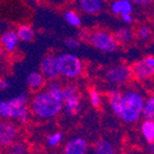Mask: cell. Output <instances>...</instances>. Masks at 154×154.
Returning a JSON list of instances; mask_svg holds the SVG:
<instances>
[{"label": "cell", "mask_w": 154, "mask_h": 154, "mask_svg": "<svg viewBox=\"0 0 154 154\" xmlns=\"http://www.w3.org/2000/svg\"><path fill=\"white\" fill-rule=\"evenodd\" d=\"M31 110L38 118L52 119L63 110V101L49 92H44L33 98Z\"/></svg>", "instance_id": "cell-1"}, {"label": "cell", "mask_w": 154, "mask_h": 154, "mask_svg": "<svg viewBox=\"0 0 154 154\" xmlns=\"http://www.w3.org/2000/svg\"><path fill=\"white\" fill-rule=\"evenodd\" d=\"M143 96L136 91H129L122 95L120 118L126 123H134L141 116Z\"/></svg>", "instance_id": "cell-2"}, {"label": "cell", "mask_w": 154, "mask_h": 154, "mask_svg": "<svg viewBox=\"0 0 154 154\" xmlns=\"http://www.w3.org/2000/svg\"><path fill=\"white\" fill-rule=\"evenodd\" d=\"M57 73L68 79H73L81 75L83 70L82 62L71 53H65L56 57L55 60Z\"/></svg>", "instance_id": "cell-3"}, {"label": "cell", "mask_w": 154, "mask_h": 154, "mask_svg": "<svg viewBox=\"0 0 154 154\" xmlns=\"http://www.w3.org/2000/svg\"><path fill=\"white\" fill-rule=\"evenodd\" d=\"M88 39L93 46L105 53H113L119 48V41L114 38V36L107 31H95L90 35Z\"/></svg>", "instance_id": "cell-4"}, {"label": "cell", "mask_w": 154, "mask_h": 154, "mask_svg": "<svg viewBox=\"0 0 154 154\" xmlns=\"http://www.w3.org/2000/svg\"><path fill=\"white\" fill-rule=\"evenodd\" d=\"M131 67L125 65H118L109 68L106 72V79L112 84H123L126 81H128L131 77Z\"/></svg>", "instance_id": "cell-5"}, {"label": "cell", "mask_w": 154, "mask_h": 154, "mask_svg": "<svg viewBox=\"0 0 154 154\" xmlns=\"http://www.w3.org/2000/svg\"><path fill=\"white\" fill-rule=\"evenodd\" d=\"M0 116L17 119L22 123H25L28 119V110L26 107L14 108L9 100H0Z\"/></svg>", "instance_id": "cell-6"}, {"label": "cell", "mask_w": 154, "mask_h": 154, "mask_svg": "<svg viewBox=\"0 0 154 154\" xmlns=\"http://www.w3.org/2000/svg\"><path fill=\"white\" fill-rule=\"evenodd\" d=\"M17 136V127L10 122H0V146H10Z\"/></svg>", "instance_id": "cell-7"}, {"label": "cell", "mask_w": 154, "mask_h": 154, "mask_svg": "<svg viewBox=\"0 0 154 154\" xmlns=\"http://www.w3.org/2000/svg\"><path fill=\"white\" fill-rule=\"evenodd\" d=\"M131 73H133L137 79L139 80H146L148 78L152 77L154 72V67H151L146 64V60H138V62L134 63L133 66L131 67Z\"/></svg>", "instance_id": "cell-8"}, {"label": "cell", "mask_w": 154, "mask_h": 154, "mask_svg": "<svg viewBox=\"0 0 154 154\" xmlns=\"http://www.w3.org/2000/svg\"><path fill=\"white\" fill-rule=\"evenodd\" d=\"M88 151V143L81 137H75L67 142L64 154H85Z\"/></svg>", "instance_id": "cell-9"}, {"label": "cell", "mask_w": 154, "mask_h": 154, "mask_svg": "<svg viewBox=\"0 0 154 154\" xmlns=\"http://www.w3.org/2000/svg\"><path fill=\"white\" fill-rule=\"evenodd\" d=\"M56 57L53 55H48L42 59L40 64V69H41L42 75H45L49 79H55L58 75L56 70V65H55Z\"/></svg>", "instance_id": "cell-10"}, {"label": "cell", "mask_w": 154, "mask_h": 154, "mask_svg": "<svg viewBox=\"0 0 154 154\" xmlns=\"http://www.w3.org/2000/svg\"><path fill=\"white\" fill-rule=\"evenodd\" d=\"M79 9L86 14H97L103 8V0H78Z\"/></svg>", "instance_id": "cell-11"}, {"label": "cell", "mask_w": 154, "mask_h": 154, "mask_svg": "<svg viewBox=\"0 0 154 154\" xmlns=\"http://www.w3.org/2000/svg\"><path fill=\"white\" fill-rule=\"evenodd\" d=\"M134 5L131 0H114L110 5V10L114 15L121 16L126 13H133Z\"/></svg>", "instance_id": "cell-12"}, {"label": "cell", "mask_w": 154, "mask_h": 154, "mask_svg": "<svg viewBox=\"0 0 154 154\" xmlns=\"http://www.w3.org/2000/svg\"><path fill=\"white\" fill-rule=\"evenodd\" d=\"M0 41H1V44L7 51L12 53L17 48L20 40H18L17 35H16V32L14 30H7L2 33V36L0 38Z\"/></svg>", "instance_id": "cell-13"}, {"label": "cell", "mask_w": 154, "mask_h": 154, "mask_svg": "<svg viewBox=\"0 0 154 154\" xmlns=\"http://www.w3.org/2000/svg\"><path fill=\"white\" fill-rule=\"evenodd\" d=\"M80 98L78 94L68 96L63 100V108L68 116H75L80 111Z\"/></svg>", "instance_id": "cell-14"}, {"label": "cell", "mask_w": 154, "mask_h": 154, "mask_svg": "<svg viewBox=\"0 0 154 154\" xmlns=\"http://www.w3.org/2000/svg\"><path fill=\"white\" fill-rule=\"evenodd\" d=\"M122 95L123 94L118 90H112L109 93V103H110L111 110L116 116H120V113H121Z\"/></svg>", "instance_id": "cell-15"}, {"label": "cell", "mask_w": 154, "mask_h": 154, "mask_svg": "<svg viewBox=\"0 0 154 154\" xmlns=\"http://www.w3.org/2000/svg\"><path fill=\"white\" fill-rule=\"evenodd\" d=\"M18 40L23 42H30L35 38V31L29 25H21L15 31Z\"/></svg>", "instance_id": "cell-16"}, {"label": "cell", "mask_w": 154, "mask_h": 154, "mask_svg": "<svg viewBox=\"0 0 154 154\" xmlns=\"http://www.w3.org/2000/svg\"><path fill=\"white\" fill-rule=\"evenodd\" d=\"M27 83L32 90H39L44 84V77L40 72L32 71L27 75Z\"/></svg>", "instance_id": "cell-17"}, {"label": "cell", "mask_w": 154, "mask_h": 154, "mask_svg": "<svg viewBox=\"0 0 154 154\" xmlns=\"http://www.w3.org/2000/svg\"><path fill=\"white\" fill-rule=\"evenodd\" d=\"M141 131L144 139L149 143L154 142V122L153 120H146L141 125Z\"/></svg>", "instance_id": "cell-18"}, {"label": "cell", "mask_w": 154, "mask_h": 154, "mask_svg": "<svg viewBox=\"0 0 154 154\" xmlns=\"http://www.w3.org/2000/svg\"><path fill=\"white\" fill-rule=\"evenodd\" d=\"M94 154H116V151L111 142L99 140L94 146Z\"/></svg>", "instance_id": "cell-19"}, {"label": "cell", "mask_w": 154, "mask_h": 154, "mask_svg": "<svg viewBox=\"0 0 154 154\" xmlns=\"http://www.w3.org/2000/svg\"><path fill=\"white\" fill-rule=\"evenodd\" d=\"M64 18L67 23L69 24L70 26H72V27H75V28L80 27L81 24H82V21H81L80 15L73 10L66 11V12L64 13Z\"/></svg>", "instance_id": "cell-20"}, {"label": "cell", "mask_w": 154, "mask_h": 154, "mask_svg": "<svg viewBox=\"0 0 154 154\" xmlns=\"http://www.w3.org/2000/svg\"><path fill=\"white\" fill-rule=\"evenodd\" d=\"M141 116H143V118L146 119V120H153V118H154V98L153 97H150L146 101L143 103Z\"/></svg>", "instance_id": "cell-21"}, {"label": "cell", "mask_w": 154, "mask_h": 154, "mask_svg": "<svg viewBox=\"0 0 154 154\" xmlns=\"http://www.w3.org/2000/svg\"><path fill=\"white\" fill-rule=\"evenodd\" d=\"M114 38L120 42H128L133 39V31L129 28L122 27L114 32Z\"/></svg>", "instance_id": "cell-22"}, {"label": "cell", "mask_w": 154, "mask_h": 154, "mask_svg": "<svg viewBox=\"0 0 154 154\" xmlns=\"http://www.w3.org/2000/svg\"><path fill=\"white\" fill-rule=\"evenodd\" d=\"M48 92H49L50 94H52L54 97H56L57 99L62 100V101L64 100V98H63V88L60 86L59 83L52 82L51 84H50L49 91H48Z\"/></svg>", "instance_id": "cell-23"}, {"label": "cell", "mask_w": 154, "mask_h": 154, "mask_svg": "<svg viewBox=\"0 0 154 154\" xmlns=\"http://www.w3.org/2000/svg\"><path fill=\"white\" fill-rule=\"evenodd\" d=\"M8 154H26V146L22 142H16L10 146Z\"/></svg>", "instance_id": "cell-24"}, {"label": "cell", "mask_w": 154, "mask_h": 154, "mask_svg": "<svg viewBox=\"0 0 154 154\" xmlns=\"http://www.w3.org/2000/svg\"><path fill=\"white\" fill-rule=\"evenodd\" d=\"M62 139H63L62 134L54 133V134H52L51 136H49V138H48V143H49V146H55L62 141Z\"/></svg>", "instance_id": "cell-25"}, {"label": "cell", "mask_w": 154, "mask_h": 154, "mask_svg": "<svg viewBox=\"0 0 154 154\" xmlns=\"http://www.w3.org/2000/svg\"><path fill=\"white\" fill-rule=\"evenodd\" d=\"M90 98H91V103H92V105L94 107H98L100 105V95L96 90L90 91Z\"/></svg>", "instance_id": "cell-26"}, {"label": "cell", "mask_w": 154, "mask_h": 154, "mask_svg": "<svg viewBox=\"0 0 154 154\" xmlns=\"http://www.w3.org/2000/svg\"><path fill=\"white\" fill-rule=\"evenodd\" d=\"M65 45L70 50H77L80 46V42L75 38H67L65 39Z\"/></svg>", "instance_id": "cell-27"}, {"label": "cell", "mask_w": 154, "mask_h": 154, "mask_svg": "<svg viewBox=\"0 0 154 154\" xmlns=\"http://www.w3.org/2000/svg\"><path fill=\"white\" fill-rule=\"evenodd\" d=\"M150 33H151V31H150V27H148V26L143 25L141 26L140 28L138 29V37L141 39H148L150 37Z\"/></svg>", "instance_id": "cell-28"}, {"label": "cell", "mask_w": 154, "mask_h": 154, "mask_svg": "<svg viewBox=\"0 0 154 154\" xmlns=\"http://www.w3.org/2000/svg\"><path fill=\"white\" fill-rule=\"evenodd\" d=\"M121 17H122V20H123L124 23L131 24V22H133V13H126V14H122Z\"/></svg>", "instance_id": "cell-29"}, {"label": "cell", "mask_w": 154, "mask_h": 154, "mask_svg": "<svg viewBox=\"0 0 154 154\" xmlns=\"http://www.w3.org/2000/svg\"><path fill=\"white\" fill-rule=\"evenodd\" d=\"M131 2L136 5H148L153 2V0H131Z\"/></svg>", "instance_id": "cell-30"}, {"label": "cell", "mask_w": 154, "mask_h": 154, "mask_svg": "<svg viewBox=\"0 0 154 154\" xmlns=\"http://www.w3.org/2000/svg\"><path fill=\"white\" fill-rule=\"evenodd\" d=\"M10 86V82L5 79H0V91H5L8 90Z\"/></svg>", "instance_id": "cell-31"}]
</instances>
